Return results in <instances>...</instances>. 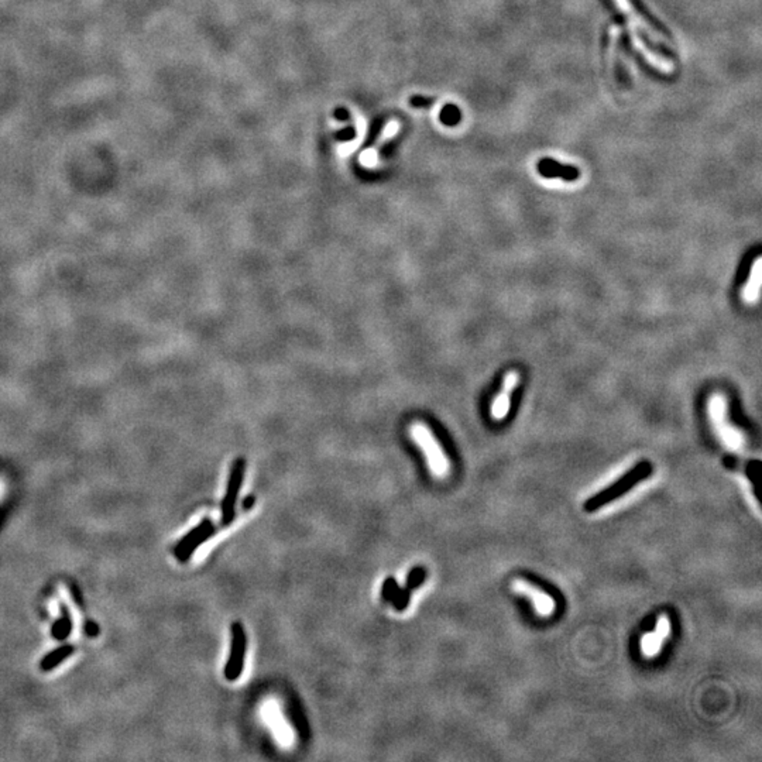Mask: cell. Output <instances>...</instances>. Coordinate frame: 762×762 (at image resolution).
<instances>
[{"label": "cell", "instance_id": "cell-1", "mask_svg": "<svg viewBox=\"0 0 762 762\" xmlns=\"http://www.w3.org/2000/svg\"><path fill=\"white\" fill-rule=\"evenodd\" d=\"M652 471H654V467L650 462L642 460V462L637 463L628 473L623 474L617 482H614L609 487L600 490L598 494L591 495L585 503V510L587 513H594V511L603 508L604 506H609L610 503L614 502V500L622 498L630 490H632L637 484H639L642 480H646L647 478H650Z\"/></svg>", "mask_w": 762, "mask_h": 762}, {"label": "cell", "instance_id": "cell-2", "mask_svg": "<svg viewBox=\"0 0 762 762\" xmlns=\"http://www.w3.org/2000/svg\"><path fill=\"white\" fill-rule=\"evenodd\" d=\"M410 432L411 437L415 439V442L425 452L428 465H430L432 473L437 476H445L449 471V462L443 455L441 445L438 443L432 432L421 422L414 423L410 428Z\"/></svg>", "mask_w": 762, "mask_h": 762}, {"label": "cell", "instance_id": "cell-3", "mask_svg": "<svg viewBox=\"0 0 762 762\" xmlns=\"http://www.w3.org/2000/svg\"><path fill=\"white\" fill-rule=\"evenodd\" d=\"M709 411H710V417L711 421L714 423V428L719 431L720 438L724 441V443L731 447V449H740L743 446V437L741 434L735 431L733 426L728 425L727 422V404H726V398L720 394H714L710 398V404H709Z\"/></svg>", "mask_w": 762, "mask_h": 762}, {"label": "cell", "instance_id": "cell-4", "mask_svg": "<svg viewBox=\"0 0 762 762\" xmlns=\"http://www.w3.org/2000/svg\"><path fill=\"white\" fill-rule=\"evenodd\" d=\"M232 641H230V652L225 666V678L230 682H234L241 678L243 668H245V658L247 650V637L243 626L241 623H234L230 628Z\"/></svg>", "mask_w": 762, "mask_h": 762}, {"label": "cell", "instance_id": "cell-5", "mask_svg": "<svg viewBox=\"0 0 762 762\" xmlns=\"http://www.w3.org/2000/svg\"><path fill=\"white\" fill-rule=\"evenodd\" d=\"M215 532L217 528L213 526L212 519L204 518L195 528L190 530L178 541V543L174 546V555L178 558L180 562H188L198 548L208 539H210Z\"/></svg>", "mask_w": 762, "mask_h": 762}, {"label": "cell", "instance_id": "cell-6", "mask_svg": "<svg viewBox=\"0 0 762 762\" xmlns=\"http://www.w3.org/2000/svg\"><path fill=\"white\" fill-rule=\"evenodd\" d=\"M245 459H237L229 473L226 494L222 500V526H229L236 515V502L245 479Z\"/></svg>", "mask_w": 762, "mask_h": 762}, {"label": "cell", "instance_id": "cell-7", "mask_svg": "<svg viewBox=\"0 0 762 762\" xmlns=\"http://www.w3.org/2000/svg\"><path fill=\"white\" fill-rule=\"evenodd\" d=\"M518 381H519V377L515 371H510L504 377L503 389H502V391H500V394L494 398V402L491 406V415H493L494 419H503V418L507 417V414L510 411V406H511V394L517 389Z\"/></svg>", "mask_w": 762, "mask_h": 762}, {"label": "cell", "instance_id": "cell-8", "mask_svg": "<svg viewBox=\"0 0 762 762\" xmlns=\"http://www.w3.org/2000/svg\"><path fill=\"white\" fill-rule=\"evenodd\" d=\"M513 590L519 594H526L528 596L535 606V610L542 615H550L555 610V602L551 596H546L545 593L538 590L537 587L531 586L530 583L524 580H515L513 583Z\"/></svg>", "mask_w": 762, "mask_h": 762}, {"label": "cell", "instance_id": "cell-9", "mask_svg": "<svg viewBox=\"0 0 762 762\" xmlns=\"http://www.w3.org/2000/svg\"><path fill=\"white\" fill-rule=\"evenodd\" d=\"M669 631H671L669 620L666 617H661L658 620V624H656V630L651 634L644 635V638H642L641 648H642V652H644V655L646 656L656 655L659 652L662 644H663L665 638L669 635Z\"/></svg>", "mask_w": 762, "mask_h": 762}, {"label": "cell", "instance_id": "cell-10", "mask_svg": "<svg viewBox=\"0 0 762 762\" xmlns=\"http://www.w3.org/2000/svg\"><path fill=\"white\" fill-rule=\"evenodd\" d=\"M265 717L269 723V726L273 728L274 734L278 737V740L281 744L284 746H288L293 741V734L290 731V727L287 726V723L284 722L280 710L275 707V704L269 703L265 710H263Z\"/></svg>", "mask_w": 762, "mask_h": 762}, {"label": "cell", "instance_id": "cell-11", "mask_svg": "<svg viewBox=\"0 0 762 762\" xmlns=\"http://www.w3.org/2000/svg\"><path fill=\"white\" fill-rule=\"evenodd\" d=\"M538 171L546 178H562L566 181H574L579 178V171L575 167L558 164L555 160L545 158L538 164Z\"/></svg>", "mask_w": 762, "mask_h": 762}, {"label": "cell", "instance_id": "cell-12", "mask_svg": "<svg viewBox=\"0 0 762 762\" xmlns=\"http://www.w3.org/2000/svg\"><path fill=\"white\" fill-rule=\"evenodd\" d=\"M761 281H762V261L761 257H757L743 291V297L747 304H754L758 301L761 293Z\"/></svg>", "mask_w": 762, "mask_h": 762}, {"label": "cell", "instance_id": "cell-13", "mask_svg": "<svg viewBox=\"0 0 762 762\" xmlns=\"http://www.w3.org/2000/svg\"><path fill=\"white\" fill-rule=\"evenodd\" d=\"M614 2L617 3L618 9H620V10L628 17V21H630V25L632 26V30L641 29V30L647 32L648 34H651V36L659 38V34H656V33L652 30V27L648 25V23L634 10L632 5L630 3V0H614Z\"/></svg>", "mask_w": 762, "mask_h": 762}, {"label": "cell", "instance_id": "cell-14", "mask_svg": "<svg viewBox=\"0 0 762 762\" xmlns=\"http://www.w3.org/2000/svg\"><path fill=\"white\" fill-rule=\"evenodd\" d=\"M632 42H634V45H635V49L639 50V53L647 58V61H648L650 64H652L655 68L663 71V73H672V71H674V64H672L671 61H668V60H665V58L658 57V56H655L654 53H651V51L647 49V45H646L644 42H642L641 37L637 36L635 33L632 34Z\"/></svg>", "mask_w": 762, "mask_h": 762}, {"label": "cell", "instance_id": "cell-15", "mask_svg": "<svg viewBox=\"0 0 762 762\" xmlns=\"http://www.w3.org/2000/svg\"><path fill=\"white\" fill-rule=\"evenodd\" d=\"M74 652H75L74 646H62V647L54 650L53 652L47 654L40 663L41 671L47 672V671H51V669L57 668L60 663H62L68 656H71Z\"/></svg>", "mask_w": 762, "mask_h": 762}, {"label": "cell", "instance_id": "cell-16", "mask_svg": "<svg viewBox=\"0 0 762 762\" xmlns=\"http://www.w3.org/2000/svg\"><path fill=\"white\" fill-rule=\"evenodd\" d=\"M71 631H73V620H71L68 609L62 604L61 606V618L58 622L54 623V626L51 628V634L56 639L62 641L71 634Z\"/></svg>", "mask_w": 762, "mask_h": 762}, {"label": "cell", "instance_id": "cell-17", "mask_svg": "<svg viewBox=\"0 0 762 762\" xmlns=\"http://www.w3.org/2000/svg\"><path fill=\"white\" fill-rule=\"evenodd\" d=\"M356 122H357V137H356L352 143H347V145L339 147L341 156H349L350 153H353L357 147L360 146V143H362V140H363V137H365V133H366V129H367L366 121H365V119H363L360 114H357Z\"/></svg>", "mask_w": 762, "mask_h": 762}, {"label": "cell", "instance_id": "cell-18", "mask_svg": "<svg viewBox=\"0 0 762 762\" xmlns=\"http://www.w3.org/2000/svg\"><path fill=\"white\" fill-rule=\"evenodd\" d=\"M426 579V569L423 566H415L410 570V574L407 576V583L406 587L408 590H415L418 589Z\"/></svg>", "mask_w": 762, "mask_h": 762}, {"label": "cell", "instance_id": "cell-19", "mask_svg": "<svg viewBox=\"0 0 762 762\" xmlns=\"http://www.w3.org/2000/svg\"><path fill=\"white\" fill-rule=\"evenodd\" d=\"M410 602H411V590H408L407 587H402V589L400 587L395 591L390 603L397 611H404L410 606Z\"/></svg>", "mask_w": 762, "mask_h": 762}, {"label": "cell", "instance_id": "cell-20", "mask_svg": "<svg viewBox=\"0 0 762 762\" xmlns=\"http://www.w3.org/2000/svg\"><path fill=\"white\" fill-rule=\"evenodd\" d=\"M398 589H400V586L397 583V579L393 578V576L387 578L383 583V587H381V599H383L387 603H390Z\"/></svg>", "mask_w": 762, "mask_h": 762}, {"label": "cell", "instance_id": "cell-21", "mask_svg": "<svg viewBox=\"0 0 762 762\" xmlns=\"http://www.w3.org/2000/svg\"><path fill=\"white\" fill-rule=\"evenodd\" d=\"M378 149L373 147L369 149L366 151L362 153L360 156V162L363 167H367V169H374V167L378 164Z\"/></svg>", "mask_w": 762, "mask_h": 762}, {"label": "cell", "instance_id": "cell-22", "mask_svg": "<svg viewBox=\"0 0 762 762\" xmlns=\"http://www.w3.org/2000/svg\"><path fill=\"white\" fill-rule=\"evenodd\" d=\"M459 121V112L455 106H447L445 109V114H443V122L447 125H454Z\"/></svg>", "mask_w": 762, "mask_h": 762}, {"label": "cell", "instance_id": "cell-23", "mask_svg": "<svg viewBox=\"0 0 762 762\" xmlns=\"http://www.w3.org/2000/svg\"><path fill=\"white\" fill-rule=\"evenodd\" d=\"M85 632H86L89 637H95V635H97V634L99 632L98 624H95V623H92V622H86V624H85Z\"/></svg>", "mask_w": 762, "mask_h": 762}, {"label": "cell", "instance_id": "cell-24", "mask_svg": "<svg viewBox=\"0 0 762 762\" xmlns=\"http://www.w3.org/2000/svg\"><path fill=\"white\" fill-rule=\"evenodd\" d=\"M254 502H256V498H254L253 495H249V497H246V498L243 500V508H246V510L251 508V507L254 506Z\"/></svg>", "mask_w": 762, "mask_h": 762}]
</instances>
